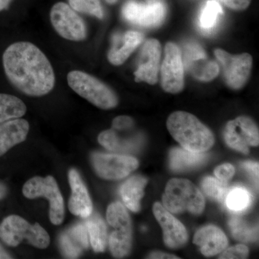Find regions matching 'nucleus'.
Segmentation results:
<instances>
[{
    "instance_id": "obj_7",
    "label": "nucleus",
    "mask_w": 259,
    "mask_h": 259,
    "mask_svg": "<svg viewBox=\"0 0 259 259\" xmlns=\"http://www.w3.org/2000/svg\"><path fill=\"white\" fill-rule=\"evenodd\" d=\"M23 194L28 199L44 197L49 199L51 222L55 226H59L63 223L65 214L64 198L54 177H32L24 185Z\"/></svg>"
},
{
    "instance_id": "obj_30",
    "label": "nucleus",
    "mask_w": 259,
    "mask_h": 259,
    "mask_svg": "<svg viewBox=\"0 0 259 259\" xmlns=\"http://www.w3.org/2000/svg\"><path fill=\"white\" fill-rule=\"evenodd\" d=\"M202 190L204 194L218 202L223 203L226 199L227 193L228 192V185L226 182L207 177L202 182Z\"/></svg>"
},
{
    "instance_id": "obj_12",
    "label": "nucleus",
    "mask_w": 259,
    "mask_h": 259,
    "mask_svg": "<svg viewBox=\"0 0 259 259\" xmlns=\"http://www.w3.org/2000/svg\"><path fill=\"white\" fill-rule=\"evenodd\" d=\"M214 55L222 65L227 84L233 90L243 88L249 78L253 62L251 56L247 53L233 56L222 49H216Z\"/></svg>"
},
{
    "instance_id": "obj_16",
    "label": "nucleus",
    "mask_w": 259,
    "mask_h": 259,
    "mask_svg": "<svg viewBox=\"0 0 259 259\" xmlns=\"http://www.w3.org/2000/svg\"><path fill=\"white\" fill-rule=\"evenodd\" d=\"M161 55V47L158 40L149 39L141 50L138 69L135 71L137 82L144 81L155 84L158 81V69Z\"/></svg>"
},
{
    "instance_id": "obj_18",
    "label": "nucleus",
    "mask_w": 259,
    "mask_h": 259,
    "mask_svg": "<svg viewBox=\"0 0 259 259\" xmlns=\"http://www.w3.org/2000/svg\"><path fill=\"white\" fill-rule=\"evenodd\" d=\"M193 243L200 248L205 256H213L221 253L228 246V238L219 228L214 226L202 227L195 233Z\"/></svg>"
},
{
    "instance_id": "obj_1",
    "label": "nucleus",
    "mask_w": 259,
    "mask_h": 259,
    "mask_svg": "<svg viewBox=\"0 0 259 259\" xmlns=\"http://www.w3.org/2000/svg\"><path fill=\"white\" fill-rule=\"evenodd\" d=\"M3 62L7 78L22 93L41 97L54 89L55 74L50 61L31 42L10 45L3 54Z\"/></svg>"
},
{
    "instance_id": "obj_23",
    "label": "nucleus",
    "mask_w": 259,
    "mask_h": 259,
    "mask_svg": "<svg viewBox=\"0 0 259 259\" xmlns=\"http://www.w3.org/2000/svg\"><path fill=\"white\" fill-rule=\"evenodd\" d=\"M148 181L144 177L134 176L122 184L120 187V195L126 207L138 212L141 208V199L144 195V189Z\"/></svg>"
},
{
    "instance_id": "obj_25",
    "label": "nucleus",
    "mask_w": 259,
    "mask_h": 259,
    "mask_svg": "<svg viewBox=\"0 0 259 259\" xmlns=\"http://www.w3.org/2000/svg\"><path fill=\"white\" fill-rule=\"evenodd\" d=\"M223 15V8L219 2L207 0L199 15L198 26L200 31L205 35H210L215 30Z\"/></svg>"
},
{
    "instance_id": "obj_33",
    "label": "nucleus",
    "mask_w": 259,
    "mask_h": 259,
    "mask_svg": "<svg viewBox=\"0 0 259 259\" xmlns=\"http://www.w3.org/2000/svg\"><path fill=\"white\" fill-rule=\"evenodd\" d=\"M214 176L218 180L228 182L235 175V168L231 163H224L214 169Z\"/></svg>"
},
{
    "instance_id": "obj_10",
    "label": "nucleus",
    "mask_w": 259,
    "mask_h": 259,
    "mask_svg": "<svg viewBox=\"0 0 259 259\" xmlns=\"http://www.w3.org/2000/svg\"><path fill=\"white\" fill-rule=\"evenodd\" d=\"M91 161L97 175L107 180L125 178L139 166L136 158L126 155L95 153Z\"/></svg>"
},
{
    "instance_id": "obj_39",
    "label": "nucleus",
    "mask_w": 259,
    "mask_h": 259,
    "mask_svg": "<svg viewBox=\"0 0 259 259\" xmlns=\"http://www.w3.org/2000/svg\"><path fill=\"white\" fill-rule=\"evenodd\" d=\"M9 258H12L11 255H10L9 253L4 249V248L0 245V259Z\"/></svg>"
},
{
    "instance_id": "obj_3",
    "label": "nucleus",
    "mask_w": 259,
    "mask_h": 259,
    "mask_svg": "<svg viewBox=\"0 0 259 259\" xmlns=\"http://www.w3.org/2000/svg\"><path fill=\"white\" fill-rule=\"evenodd\" d=\"M163 207L175 214L189 212L200 214L205 207V201L199 189L185 179H172L168 182L163 194Z\"/></svg>"
},
{
    "instance_id": "obj_15",
    "label": "nucleus",
    "mask_w": 259,
    "mask_h": 259,
    "mask_svg": "<svg viewBox=\"0 0 259 259\" xmlns=\"http://www.w3.org/2000/svg\"><path fill=\"white\" fill-rule=\"evenodd\" d=\"M153 212L163 230V241L166 246L179 248L185 245L188 233L185 226L159 202L153 204Z\"/></svg>"
},
{
    "instance_id": "obj_2",
    "label": "nucleus",
    "mask_w": 259,
    "mask_h": 259,
    "mask_svg": "<svg viewBox=\"0 0 259 259\" xmlns=\"http://www.w3.org/2000/svg\"><path fill=\"white\" fill-rule=\"evenodd\" d=\"M166 125L172 137L187 151L204 153L214 144L212 131L189 112H173Z\"/></svg>"
},
{
    "instance_id": "obj_22",
    "label": "nucleus",
    "mask_w": 259,
    "mask_h": 259,
    "mask_svg": "<svg viewBox=\"0 0 259 259\" xmlns=\"http://www.w3.org/2000/svg\"><path fill=\"white\" fill-rule=\"evenodd\" d=\"M98 141L110 151H135L141 148L144 139L141 134L135 133L131 136H120L115 130L110 129L99 135Z\"/></svg>"
},
{
    "instance_id": "obj_31",
    "label": "nucleus",
    "mask_w": 259,
    "mask_h": 259,
    "mask_svg": "<svg viewBox=\"0 0 259 259\" xmlns=\"http://www.w3.org/2000/svg\"><path fill=\"white\" fill-rule=\"evenodd\" d=\"M70 7L75 11L93 15L99 19L103 18V10L100 0H68Z\"/></svg>"
},
{
    "instance_id": "obj_32",
    "label": "nucleus",
    "mask_w": 259,
    "mask_h": 259,
    "mask_svg": "<svg viewBox=\"0 0 259 259\" xmlns=\"http://www.w3.org/2000/svg\"><path fill=\"white\" fill-rule=\"evenodd\" d=\"M249 253V249L245 245H237L225 250L219 258L235 259L246 258Z\"/></svg>"
},
{
    "instance_id": "obj_21",
    "label": "nucleus",
    "mask_w": 259,
    "mask_h": 259,
    "mask_svg": "<svg viewBox=\"0 0 259 259\" xmlns=\"http://www.w3.org/2000/svg\"><path fill=\"white\" fill-rule=\"evenodd\" d=\"M60 247L63 254L69 258H76L89 247L88 229L86 223H79L61 235Z\"/></svg>"
},
{
    "instance_id": "obj_34",
    "label": "nucleus",
    "mask_w": 259,
    "mask_h": 259,
    "mask_svg": "<svg viewBox=\"0 0 259 259\" xmlns=\"http://www.w3.org/2000/svg\"><path fill=\"white\" fill-rule=\"evenodd\" d=\"M134 121L128 116H118L112 121V128L129 130L134 128Z\"/></svg>"
},
{
    "instance_id": "obj_13",
    "label": "nucleus",
    "mask_w": 259,
    "mask_h": 259,
    "mask_svg": "<svg viewBox=\"0 0 259 259\" xmlns=\"http://www.w3.org/2000/svg\"><path fill=\"white\" fill-rule=\"evenodd\" d=\"M182 56L186 69L199 81H211L219 74L218 65L209 60L205 51L197 42H186Z\"/></svg>"
},
{
    "instance_id": "obj_41",
    "label": "nucleus",
    "mask_w": 259,
    "mask_h": 259,
    "mask_svg": "<svg viewBox=\"0 0 259 259\" xmlns=\"http://www.w3.org/2000/svg\"><path fill=\"white\" fill-rule=\"evenodd\" d=\"M105 1L109 4H115V3H117V0H105Z\"/></svg>"
},
{
    "instance_id": "obj_26",
    "label": "nucleus",
    "mask_w": 259,
    "mask_h": 259,
    "mask_svg": "<svg viewBox=\"0 0 259 259\" xmlns=\"http://www.w3.org/2000/svg\"><path fill=\"white\" fill-rule=\"evenodd\" d=\"M88 229L90 243L95 252H103L107 243V226L105 221L98 214L89 217Z\"/></svg>"
},
{
    "instance_id": "obj_36",
    "label": "nucleus",
    "mask_w": 259,
    "mask_h": 259,
    "mask_svg": "<svg viewBox=\"0 0 259 259\" xmlns=\"http://www.w3.org/2000/svg\"><path fill=\"white\" fill-rule=\"evenodd\" d=\"M221 1L231 9L243 10L249 6L251 0H221Z\"/></svg>"
},
{
    "instance_id": "obj_27",
    "label": "nucleus",
    "mask_w": 259,
    "mask_h": 259,
    "mask_svg": "<svg viewBox=\"0 0 259 259\" xmlns=\"http://www.w3.org/2000/svg\"><path fill=\"white\" fill-rule=\"evenodd\" d=\"M26 110L25 103L18 97L0 93V123L23 117Z\"/></svg>"
},
{
    "instance_id": "obj_19",
    "label": "nucleus",
    "mask_w": 259,
    "mask_h": 259,
    "mask_svg": "<svg viewBox=\"0 0 259 259\" xmlns=\"http://www.w3.org/2000/svg\"><path fill=\"white\" fill-rule=\"evenodd\" d=\"M144 37L142 33L136 31L116 34L112 38V46L107 55L109 61L115 66L123 64L142 42Z\"/></svg>"
},
{
    "instance_id": "obj_28",
    "label": "nucleus",
    "mask_w": 259,
    "mask_h": 259,
    "mask_svg": "<svg viewBox=\"0 0 259 259\" xmlns=\"http://www.w3.org/2000/svg\"><path fill=\"white\" fill-rule=\"evenodd\" d=\"M225 202L230 211L241 213L249 208L252 202V196L244 187H235L228 191Z\"/></svg>"
},
{
    "instance_id": "obj_11",
    "label": "nucleus",
    "mask_w": 259,
    "mask_h": 259,
    "mask_svg": "<svg viewBox=\"0 0 259 259\" xmlns=\"http://www.w3.org/2000/svg\"><path fill=\"white\" fill-rule=\"evenodd\" d=\"M224 139L229 147L247 154L250 146H258V128L249 117L241 116L227 123Z\"/></svg>"
},
{
    "instance_id": "obj_4",
    "label": "nucleus",
    "mask_w": 259,
    "mask_h": 259,
    "mask_svg": "<svg viewBox=\"0 0 259 259\" xmlns=\"http://www.w3.org/2000/svg\"><path fill=\"white\" fill-rule=\"evenodd\" d=\"M0 239L9 246L15 247L26 240L35 248L45 249L50 244V236L39 223L30 224L20 216H8L0 223Z\"/></svg>"
},
{
    "instance_id": "obj_35",
    "label": "nucleus",
    "mask_w": 259,
    "mask_h": 259,
    "mask_svg": "<svg viewBox=\"0 0 259 259\" xmlns=\"http://www.w3.org/2000/svg\"><path fill=\"white\" fill-rule=\"evenodd\" d=\"M245 171L249 174L251 178L254 181L257 187L258 185V163L253 161H246L242 164Z\"/></svg>"
},
{
    "instance_id": "obj_37",
    "label": "nucleus",
    "mask_w": 259,
    "mask_h": 259,
    "mask_svg": "<svg viewBox=\"0 0 259 259\" xmlns=\"http://www.w3.org/2000/svg\"><path fill=\"white\" fill-rule=\"evenodd\" d=\"M148 258L153 259H163V258H180L175 255L168 254V253H163V252L155 251L148 255Z\"/></svg>"
},
{
    "instance_id": "obj_20",
    "label": "nucleus",
    "mask_w": 259,
    "mask_h": 259,
    "mask_svg": "<svg viewBox=\"0 0 259 259\" xmlns=\"http://www.w3.org/2000/svg\"><path fill=\"white\" fill-rule=\"evenodd\" d=\"M30 125L24 119L16 118L0 123V156L26 139Z\"/></svg>"
},
{
    "instance_id": "obj_8",
    "label": "nucleus",
    "mask_w": 259,
    "mask_h": 259,
    "mask_svg": "<svg viewBox=\"0 0 259 259\" xmlns=\"http://www.w3.org/2000/svg\"><path fill=\"white\" fill-rule=\"evenodd\" d=\"M122 14L129 23L145 28H155L164 20L166 5L163 0H146L144 3L130 0L123 5Z\"/></svg>"
},
{
    "instance_id": "obj_29",
    "label": "nucleus",
    "mask_w": 259,
    "mask_h": 259,
    "mask_svg": "<svg viewBox=\"0 0 259 259\" xmlns=\"http://www.w3.org/2000/svg\"><path fill=\"white\" fill-rule=\"evenodd\" d=\"M229 227L232 236L238 241L250 243L258 240V226H250L241 218H232L229 221Z\"/></svg>"
},
{
    "instance_id": "obj_6",
    "label": "nucleus",
    "mask_w": 259,
    "mask_h": 259,
    "mask_svg": "<svg viewBox=\"0 0 259 259\" xmlns=\"http://www.w3.org/2000/svg\"><path fill=\"white\" fill-rule=\"evenodd\" d=\"M107 221L115 229L109 238L110 251L115 258H123L132 246V223L128 212L120 202H113L107 207Z\"/></svg>"
},
{
    "instance_id": "obj_5",
    "label": "nucleus",
    "mask_w": 259,
    "mask_h": 259,
    "mask_svg": "<svg viewBox=\"0 0 259 259\" xmlns=\"http://www.w3.org/2000/svg\"><path fill=\"white\" fill-rule=\"evenodd\" d=\"M67 80L75 93L99 108L110 110L118 104V98L111 89L92 75L81 71H70Z\"/></svg>"
},
{
    "instance_id": "obj_24",
    "label": "nucleus",
    "mask_w": 259,
    "mask_h": 259,
    "mask_svg": "<svg viewBox=\"0 0 259 259\" xmlns=\"http://www.w3.org/2000/svg\"><path fill=\"white\" fill-rule=\"evenodd\" d=\"M208 158L204 153L192 152L185 148H175L169 154L170 167L175 171H185L203 164Z\"/></svg>"
},
{
    "instance_id": "obj_38",
    "label": "nucleus",
    "mask_w": 259,
    "mask_h": 259,
    "mask_svg": "<svg viewBox=\"0 0 259 259\" xmlns=\"http://www.w3.org/2000/svg\"><path fill=\"white\" fill-rule=\"evenodd\" d=\"M13 0H0V12L8 9Z\"/></svg>"
},
{
    "instance_id": "obj_40",
    "label": "nucleus",
    "mask_w": 259,
    "mask_h": 259,
    "mask_svg": "<svg viewBox=\"0 0 259 259\" xmlns=\"http://www.w3.org/2000/svg\"><path fill=\"white\" fill-rule=\"evenodd\" d=\"M7 193H8V190H7L6 186L0 182V199L4 198L7 195Z\"/></svg>"
},
{
    "instance_id": "obj_9",
    "label": "nucleus",
    "mask_w": 259,
    "mask_h": 259,
    "mask_svg": "<svg viewBox=\"0 0 259 259\" xmlns=\"http://www.w3.org/2000/svg\"><path fill=\"white\" fill-rule=\"evenodd\" d=\"M51 21L56 31L67 40H83L87 37V28L81 17L69 5L56 3L51 10Z\"/></svg>"
},
{
    "instance_id": "obj_14",
    "label": "nucleus",
    "mask_w": 259,
    "mask_h": 259,
    "mask_svg": "<svg viewBox=\"0 0 259 259\" xmlns=\"http://www.w3.org/2000/svg\"><path fill=\"white\" fill-rule=\"evenodd\" d=\"M182 54L180 48L176 44L171 42L166 44L161 75L162 88L167 93H180L185 86Z\"/></svg>"
},
{
    "instance_id": "obj_17",
    "label": "nucleus",
    "mask_w": 259,
    "mask_h": 259,
    "mask_svg": "<svg viewBox=\"0 0 259 259\" xmlns=\"http://www.w3.org/2000/svg\"><path fill=\"white\" fill-rule=\"evenodd\" d=\"M69 182L71 190L69 201L70 212L74 215L88 218L93 214V202L79 172L74 168L69 170Z\"/></svg>"
}]
</instances>
